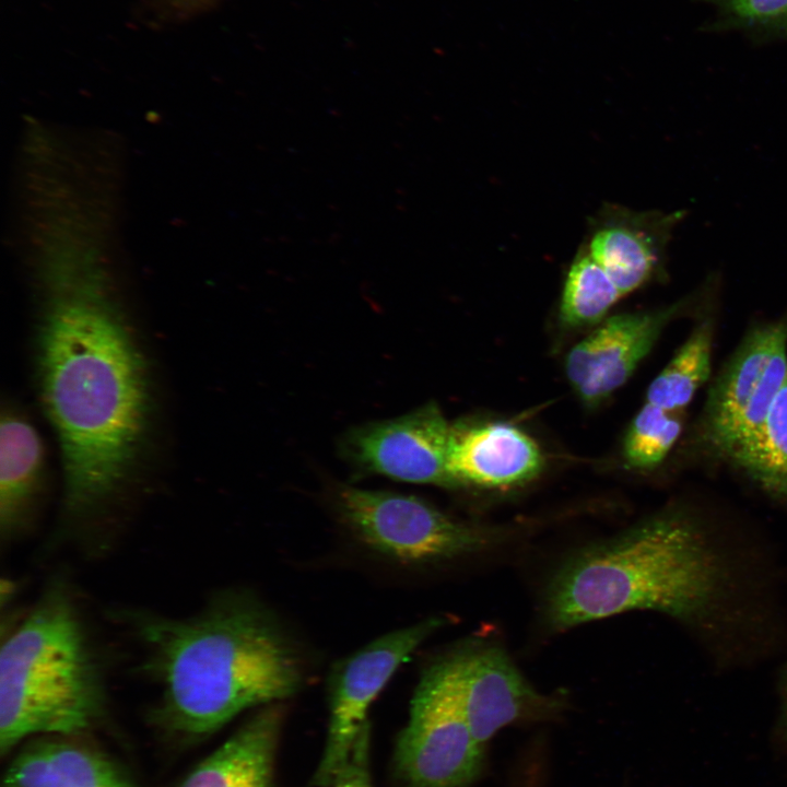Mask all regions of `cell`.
I'll list each match as a JSON object with an SVG mask.
<instances>
[{"mask_svg": "<svg viewBox=\"0 0 787 787\" xmlns=\"http://www.w3.org/2000/svg\"><path fill=\"white\" fill-rule=\"evenodd\" d=\"M712 342L713 328L707 319L695 327L650 383L646 402L676 412L688 406L709 377Z\"/></svg>", "mask_w": 787, "mask_h": 787, "instance_id": "cell-18", "label": "cell"}, {"mask_svg": "<svg viewBox=\"0 0 787 787\" xmlns=\"http://www.w3.org/2000/svg\"><path fill=\"white\" fill-rule=\"evenodd\" d=\"M727 566L689 516L663 513L576 553L553 576L545 616L566 630L632 610L700 618L717 603Z\"/></svg>", "mask_w": 787, "mask_h": 787, "instance_id": "cell-3", "label": "cell"}, {"mask_svg": "<svg viewBox=\"0 0 787 787\" xmlns=\"http://www.w3.org/2000/svg\"><path fill=\"white\" fill-rule=\"evenodd\" d=\"M728 457L763 490L787 497V376L762 424Z\"/></svg>", "mask_w": 787, "mask_h": 787, "instance_id": "cell-17", "label": "cell"}, {"mask_svg": "<svg viewBox=\"0 0 787 787\" xmlns=\"http://www.w3.org/2000/svg\"><path fill=\"white\" fill-rule=\"evenodd\" d=\"M787 376V317L750 331L713 383L703 435L729 456L764 421Z\"/></svg>", "mask_w": 787, "mask_h": 787, "instance_id": "cell-8", "label": "cell"}, {"mask_svg": "<svg viewBox=\"0 0 787 787\" xmlns=\"http://www.w3.org/2000/svg\"><path fill=\"white\" fill-rule=\"evenodd\" d=\"M284 719L281 702L262 706L178 787H275V763Z\"/></svg>", "mask_w": 787, "mask_h": 787, "instance_id": "cell-14", "label": "cell"}, {"mask_svg": "<svg viewBox=\"0 0 787 787\" xmlns=\"http://www.w3.org/2000/svg\"><path fill=\"white\" fill-rule=\"evenodd\" d=\"M784 724H785V730L787 735V673L785 678V686H784Z\"/></svg>", "mask_w": 787, "mask_h": 787, "instance_id": "cell-24", "label": "cell"}, {"mask_svg": "<svg viewBox=\"0 0 787 787\" xmlns=\"http://www.w3.org/2000/svg\"><path fill=\"white\" fill-rule=\"evenodd\" d=\"M4 787H132L115 763L95 750L66 740L28 745L12 760Z\"/></svg>", "mask_w": 787, "mask_h": 787, "instance_id": "cell-15", "label": "cell"}, {"mask_svg": "<svg viewBox=\"0 0 787 787\" xmlns=\"http://www.w3.org/2000/svg\"><path fill=\"white\" fill-rule=\"evenodd\" d=\"M122 614L142 648L145 673L161 689L156 719L178 733L211 735L249 708L292 696L303 683L296 646L245 594L218 595L183 618L139 609Z\"/></svg>", "mask_w": 787, "mask_h": 787, "instance_id": "cell-2", "label": "cell"}, {"mask_svg": "<svg viewBox=\"0 0 787 787\" xmlns=\"http://www.w3.org/2000/svg\"><path fill=\"white\" fill-rule=\"evenodd\" d=\"M445 619L431 616L391 631L336 663L328 679V725L324 749L310 778L313 787H330L368 723L367 713L396 670Z\"/></svg>", "mask_w": 787, "mask_h": 787, "instance_id": "cell-7", "label": "cell"}, {"mask_svg": "<svg viewBox=\"0 0 787 787\" xmlns=\"http://www.w3.org/2000/svg\"><path fill=\"white\" fill-rule=\"evenodd\" d=\"M336 507L363 545L402 564L466 556L497 540L491 530L457 520L414 495L341 486Z\"/></svg>", "mask_w": 787, "mask_h": 787, "instance_id": "cell-6", "label": "cell"}, {"mask_svg": "<svg viewBox=\"0 0 787 787\" xmlns=\"http://www.w3.org/2000/svg\"><path fill=\"white\" fill-rule=\"evenodd\" d=\"M105 670L79 601L51 582L0 649V751L36 735H79L103 715Z\"/></svg>", "mask_w": 787, "mask_h": 787, "instance_id": "cell-4", "label": "cell"}, {"mask_svg": "<svg viewBox=\"0 0 787 787\" xmlns=\"http://www.w3.org/2000/svg\"><path fill=\"white\" fill-rule=\"evenodd\" d=\"M42 400L59 441L71 537L93 530L127 484L149 416L145 362L95 280L52 283L38 332Z\"/></svg>", "mask_w": 787, "mask_h": 787, "instance_id": "cell-1", "label": "cell"}, {"mask_svg": "<svg viewBox=\"0 0 787 787\" xmlns=\"http://www.w3.org/2000/svg\"><path fill=\"white\" fill-rule=\"evenodd\" d=\"M448 471L457 488H504L535 479L544 466L537 443L507 423L451 424Z\"/></svg>", "mask_w": 787, "mask_h": 787, "instance_id": "cell-13", "label": "cell"}, {"mask_svg": "<svg viewBox=\"0 0 787 787\" xmlns=\"http://www.w3.org/2000/svg\"><path fill=\"white\" fill-rule=\"evenodd\" d=\"M459 679L470 729L484 748L506 726L552 719L562 710L561 701L535 690L497 645L460 649Z\"/></svg>", "mask_w": 787, "mask_h": 787, "instance_id": "cell-11", "label": "cell"}, {"mask_svg": "<svg viewBox=\"0 0 787 787\" xmlns=\"http://www.w3.org/2000/svg\"><path fill=\"white\" fill-rule=\"evenodd\" d=\"M622 294L582 245L574 256L564 280L559 316L571 328L600 324Z\"/></svg>", "mask_w": 787, "mask_h": 787, "instance_id": "cell-19", "label": "cell"}, {"mask_svg": "<svg viewBox=\"0 0 787 787\" xmlns=\"http://www.w3.org/2000/svg\"><path fill=\"white\" fill-rule=\"evenodd\" d=\"M213 0H171L172 4L181 12H192L210 4Z\"/></svg>", "mask_w": 787, "mask_h": 787, "instance_id": "cell-23", "label": "cell"}, {"mask_svg": "<svg viewBox=\"0 0 787 787\" xmlns=\"http://www.w3.org/2000/svg\"><path fill=\"white\" fill-rule=\"evenodd\" d=\"M43 445L33 425L2 411L0 424V535L17 538L26 528L43 470Z\"/></svg>", "mask_w": 787, "mask_h": 787, "instance_id": "cell-16", "label": "cell"}, {"mask_svg": "<svg viewBox=\"0 0 787 787\" xmlns=\"http://www.w3.org/2000/svg\"><path fill=\"white\" fill-rule=\"evenodd\" d=\"M682 431L681 416L646 402L632 420L623 441L629 468L648 470L666 458Z\"/></svg>", "mask_w": 787, "mask_h": 787, "instance_id": "cell-20", "label": "cell"}, {"mask_svg": "<svg viewBox=\"0 0 787 787\" xmlns=\"http://www.w3.org/2000/svg\"><path fill=\"white\" fill-rule=\"evenodd\" d=\"M371 723L360 731L351 754L330 787H374L371 774Z\"/></svg>", "mask_w": 787, "mask_h": 787, "instance_id": "cell-22", "label": "cell"}, {"mask_svg": "<svg viewBox=\"0 0 787 787\" xmlns=\"http://www.w3.org/2000/svg\"><path fill=\"white\" fill-rule=\"evenodd\" d=\"M461 697L459 650L422 674L392 755L398 787H471L484 768Z\"/></svg>", "mask_w": 787, "mask_h": 787, "instance_id": "cell-5", "label": "cell"}, {"mask_svg": "<svg viewBox=\"0 0 787 787\" xmlns=\"http://www.w3.org/2000/svg\"><path fill=\"white\" fill-rule=\"evenodd\" d=\"M684 216L606 202L590 219L583 245L625 296L663 272L673 230Z\"/></svg>", "mask_w": 787, "mask_h": 787, "instance_id": "cell-12", "label": "cell"}, {"mask_svg": "<svg viewBox=\"0 0 787 787\" xmlns=\"http://www.w3.org/2000/svg\"><path fill=\"white\" fill-rule=\"evenodd\" d=\"M451 424L436 403L352 430L344 454L362 472L397 481L457 488L448 471Z\"/></svg>", "mask_w": 787, "mask_h": 787, "instance_id": "cell-9", "label": "cell"}, {"mask_svg": "<svg viewBox=\"0 0 787 787\" xmlns=\"http://www.w3.org/2000/svg\"><path fill=\"white\" fill-rule=\"evenodd\" d=\"M690 298L654 310L603 319L565 359V375L586 403L595 404L623 386L651 351L661 331Z\"/></svg>", "mask_w": 787, "mask_h": 787, "instance_id": "cell-10", "label": "cell"}, {"mask_svg": "<svg viewBox=\"0 0 787 787\" xmlns=\"http://www.w3.org/2000/svg\"><path fill=\"white\" fill-rule=\"evenodd\" d=\"M718 11L715 30H741L755 37L787 39V0H703Z\"/></svg>", "mask_w": 787, "mask_h": 787, "instance_id": "cell-21", "label": "cell"}]
</instances>
